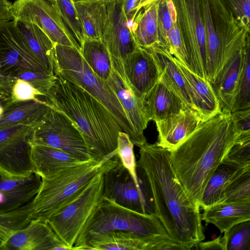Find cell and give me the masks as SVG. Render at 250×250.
Returning <instances> with one entry per match:
<instances>
[{"label":"cell","mask_w":250,"mask_h":250,"mask_svg":"<svg viewBox=\"0 0 250 250\" xmlns=\"http://www.w3.org/2000/svg\"><path fill=\"white\" fill-rule=\"evenodd\" d=\"M137 171L147 182L154 213L169 237L191 250L205 239L199 206L190 199L170 165V151L156 143L139 147Z\"/></svg>","instance_id":"obj_1"},{"label":"cell","mask_w":250,"mask_h":250,"mask_svg":"<svg viewBox=\"0 0 250 250\" xmlns=\"http://www.w3.org/2000/svg\"><path fill=\"white\" fill-rule=\"evenodd\" d=\"M239 135L231 114L221 112L201 123L170 151L172 168L194 204L200 206L209 179Z\"/></svg>","instance_id":"obj_2"},{"label":"cell","mask_w":250,"mask_h":250,"mask_svg":"<svg viewBox=\"0 0 250 250\" xmlns=\"http://www.w3.org/2000/svg\"><path fill=\"white\" fill-rule=\"evenodd\" d=\"M56 76L44 97L45 101L74 123L93 160L100 162L115 155L118 135L122 130L114 117L86 91Z\"/></svg>","instance_id":"obj_3"},{"label":"cell","mask_w":250,"mask_h":250,"mask_svg":"<svg viewBox=\"0 0 250 250\" xmlns=\"http://www.w3.org/2000/svg\"><path fill=\"white\" fill-rule=\"evenodd\" d=\"M206 35L207 76L215 81L238 50L250 43V29L237 19L223 0H201Z\"/></svg>","instance_id":"obj_4"},{"label":"cell","mask_w":250,"mask_h":250,"mask_svg":"<svg viewBox=\"0 0 250 250\" xmlns=\"http://www.w3.org/2000/svg\"><path fill=\"white\" fill-rule=\"evenodd\" d=\"M53 71L55 75L79 86L100 102L122 131L129 135L133 145L138 146L136 135L116 94L107 81L94 73L76 48L55 44Z\"/></svg>","instance_id":"obj_5"},{"label":"cell","mask_w":250,"mask_h":250,"mask_svg":"<svg viewBox=\"0 0 250 250\" xmlns=\"http://www.w3.org/2000/svg\"><path fill=\"white\" fill-rule=\"evenodd\" d=\"M119 161L116 154L100 162L88 161L50 178L42 179L39 189L32 202V219L47 220L96 175L108 170Z\"/></svg>","instance_id":"obj_6"},{"label":"cell","mask_w":250,"mask_h":250,"mask_svg":"<svg viewBox=\"0 0 250 250\" xmlns=\"http://www.w3.org/2000/svg\"><path fill=\"white\" fill-rule=\"evenodd\" d=\"M112 230L131 231L154 241L173 240L154 213L139 212L102 196L75 244L90 234Z\"/></svg>","instance_id":"obj_7"},{"label":"cell","mask_w":250,"mask_h":250,"mask_svg":"<svg viewBox=\"0 0 250 250\" xmlns=\"http://www.w3.org/2000/svg\"><path fill=\"white\" fill-rule=\"evenodd\" d=\"M105 172L96 175L46 220L60 239L72 250H75L78 238L101 200Z\"/></svg>","instance_id":"obj_8"},{"label":"cell","mask_w":250,"mask_h":250,"mask_svg":"<svg viewBox=\"0 0 250 250\" xmlns=\"http://www.w3.org/2000/svg\"><path fill=\"white\" fill-rule=\"evenodd\" d=\"M29 142L31 145L58 149L82 162L93 160L74 123L63 113L51 106L32 125Z\"/></svg>","instance_id":"obj_9"},{"label":"cell","mask_w":250,"mask_h":250,"mask_svg":"<svg viewBox=\"0 0 250 250\" xmlns=\"http://www.w3.org/2000/svg\"><path fill=\"white\" fill-rule=\"evenodd\" d=\"M189 69L208 81L206 35L201 0H172Z\"/></svg>","instance_id":"obj_10"},{"label":"cell","mask_w":250,"mask_h":250,"mask_svg":"<svg viewBox=\"0 0 250 250\" xmlns=\"http://www.w3.org/2000/svg\"><path fill=\"white\" fill-rule=\"evenodd\" d=\"M33 125L19 124L0 129V174L22 179L34 173L29 139Z\"/></svg>","instance_id":"obj_11"},{"label":"cell","mask_w":250,"mask_h":250,"mask_svg":"<svg viewBox=\"0 0 250 250\" xmlns=\"http://www.w3.org/2000/svg\"><path fill=\"white\" fill-rule=\"evenodd\" d=\"M14 20L34 24L55 44L80 46L49 0H16L12 5Z\"/></svg>","instance_id":"obj_12"},{"label":"cell","mask_w":250,"mask_h":250,"mask_svg":"<svg viewBox=\"0 0 250 250\" xmlns=\"http://www.w3.org/2000/svg\"><path fill=\"white\" fill-rule=\"evenodd\" d=\"M0 68L7 76L15 78L27 70L50 74L32 54L14 20L0 22Z\"/></svg>","instance_id":"obj_13"},{"label":"cell","mask_w":250,"mask_h":250,"mask_svg":"<svg viewBox=\"0 0 250 250\" xmlns=\"http://www.w3.org/2000/svg\"><path fill=\"white\" fill-rule=\"evenodd\" d=\"M111 57L121 60L138 46L123 8V0H105L101 37Z\"/></svg>","instance_id":"obj_14"},{"label":"cell","mask_w":250,"mask_h":250,"mask_svg":"<svg viewBox=\"0 0 250 250\" xmlns=\"http://www.w3.org/2000/svg\"><path fill=\"white\" fill-rule=\"evenodd\" d=\"M112 71L107 82L116 94L137 138L138 147L147 142L144 135L150 119L143 98L130 85L123 71L120 60L111 57Z\"/></svg>","instance_id":"obj_15"},{"label":"cell","mask_w":250,"mask_h":250,"mask_svg":"<svg viewBox=\"0 0 250 250\" xmlns=\"http://www.w3.org/2000/svg\"><path fill=\"white\" fill-rule=\"evenodd\" d=\"M75 250H183L173 240L147 239L131 231L112 230L90 234L75 244Z\"/></svg>","instance_id":"obj_16"},{"label":"cell","mask_w":250,"mask_h":250,"mask_svg":"<svg viewBox=\"0 0 250 250\" xmlns=\"http://www.w3.org/2000/svg\"><path fill=\"white\" fill-rule=\"evenodd\" d=\"M102 196L130 209L149 213L142 191L120 161L104 173Z\"/></svg>","instance_id":"obj_17"},{"label":"cell","mask_w":250,"mask_h":250,"mask_svg":"<svg viewBox=\"0 0 250 250\" xmlns=\"http://www.w3.org/2000/svg\"><path fill=\"white\" fill-rule=\"evenodd\" d=\"M72 250L58 237L46 220L32 219L9 238L3 250Z\"/></svg>","instance_id":"obj_18"},{"label":"cell","mask_w":250,"mask_h":250,"mask_svg":"<svg viewBox=\"0 0 250 250\" xmlns=\"http://www.w3.org/2000/svg\"><path fill=\"white\" fill-rule=\"evenodd\" d=\"M119 60L127 80L144 98L160 79L158 67L152 56L146 49L139 46L125 59Z\"/></svg>","instance_id":"obj_19"},{"label":"cell","mask_w":250,"mask_h":250,"mask_svg":"<svg viewBox=\"0 0 250 250\" xmlns=\"http://www.w3.org/2000/svg\"><path fill=\"white\" fill-rule=\"evenodd\" d=\"M203 122L199 115L186 109L155 122L158 132V146L170 151L175 149Z\"/></svg>","instance_id":"obj_20"},{"label":"cell","mask_w":250,"mask_h":250,"mask_svg":"<svg viewBox=\"0 0 250 250\" xmlns=\"http://www.w3.org/2000/svg\"><path fill=\"white\" fill-rule=\"evenodd\" d=\"M250 43L229 59L214 82L211 83L219 102L221 112H232L238 90L243 62Z\"/></svg>","instance_id":"obj_21"},{"label":"cell","mask_w":250,"mask_h":250,"mask_svg":"<svg viewBox=\"0 0 250 250\" xmlns=\"http://www.w3.org/2000/svg\"><path fill=\"white\" fill-rule=\"evenodd\" d=\"M41 182V177L34 173L22 179L0 174V213L17 209L33 200Z\"/></svg>","instance_id":"obj_22"},{"label":"cell","mask_w":250,"mask_h":250,"mask_svg":"<svg viewBox=\"0 0 250 250\" xmlns=\"http://www.w3.org/2000/svg\"><path fill=\"white\" fill-rule=\"evenodd\" d=\"M173 58L185 79L193 105L202 121L221 113L219 102L211 83Z\"/></svg>","instance_id":"obj_23"},{"label":"cell","mask_w":250,"mask_h":250,"mask_svg":"<svg viewBox=\"0 0 250 250\" xmlns=\"http://www.w3.org/2000/svg\"><path fill=\"white\" fill-rule=\"evenodd\" d=\"M145 48L150 53L154 58L158 67L160 78L181 100L187 109L196 112L185 79L174 61L173 56L157 43Z\"/></svg>","instance_id":"obj_24"},{"label":"cell","mask_w":250,"mask_h":250,"mask_svg":"<svg viewBox=\"0 0 250 250\" xmlns=\"http://www.w3.org/2000/svg\"><path fill=\"white\" fill-rule=\"evenodd\" d=\"M31 145L33 171L41 179L50 178L65 169L87 162L79 161L66 153L53 147Z\"/></svg>","instance_id":"obj_25"},{"label":"cell","mask_w":250,"mask_h":250,"mask_svg":"<svg viewBox=\"0 0 250 250\" xmlns=\"http://www.w3.org/2000/svg\"><path fill=\"white\" fill-rule=\"evenodd\" d=\"M150 121L155 123L187 109L181 100L160 78L144 97Z\"/></svg>","instance_id":"obj_26"},{"label":"cell","mask_w":250,"mask_h":250,"mask_svg":"<svg viewBox=\"0 0 250 250\" xmlns=\"http://www.w3.org/2000/svg\"><path fill=\"white\" fill-rule=\"evenodd\" d=\"M28 48L39 63L50 74L53 71L55 43L37 25L14 20Z\"/></svg>","instance_id":"obj_27"},{"label":"cell","mask_w":250,"mask_h":250,"mask_svg":"<svg viewBox=\"0 0 250 250\" xmlns=\"http://www.w3.org/2000/svg\"><path fill=\"white\" fill-rule=\"evenodd\" d=\"M201 218L224 233L238 223L250 220V202L217 203L204 209Z\"/></svg>","instance_id":"obj_28"},{"label":"cell","mask_w":250,"mask_h":250,"mask_svg":"<svg viewBox=\"0 0 250 250\" xmlns=\"http://www.w3.org/2000/svg\"><path fill=\"white\" fill-rule=\"evenodd\" d=\"M50 106L41 99L13 103L0 116V129L19 124L34 125Z\"/></svg>","instance_id":"obj_29"},{"label":"cell","mask_w":250,"mask_h":250,"mask_svg":"<svg viewBox=\"0 0 250 250\" xmlns=\"http://www.w3.org/2000/svg\"><path fill=\"white\" fill-rule=\"evenodd\" d=\"M130 29L139 46L147 48L158 43L157 0L139 10Z\"/></svg>","instance_id":"obj_30"},{"label":"cell","mask_w":250,"mask_h":250,"mask_svg":"<svg viewBox=\"0 0 250 250\" xmlns=\"http://www.w3.org/2000/svg\"><path fill=\"white\" fill-rule=\"evenodd\" d=\"M79 51L94 73L101 79L107 81L112 71L111 58L101 40L84 38Z\"/></svg>","instance_id":"obj_31"},{"label":"cell","mask_w":250,"mask_h":250,"mask_svg":"<svg viewBox=\"0 0 250 250\" xmlns=\"http://www.w3.org/2000/svg\"><path fill=\"white\" fill-rule=\"evenodd\" d=\"M245 167H239L221 163L214 171L205 188L200 207L204 209L219 203L229 183Z\"/></svg>","instance_id":"obj_32"},{"label":"cell","mask_w":250,"mask_h":250,"mask_svg":"<svg viewBox=\"0 0 250 250\" xmlns=\"http://www.w3.org/2000/svg\"><path fill=\"white\" fill-rule=\"evenodd\" d=\"M84 38L100 39L105 0L74 2Z\"/></svg>","instance_id":"obj_33"},{"label":"cell","mask_w":250,"mask_h":250,"mask_svg":"<svg viewBox=\"0 0 250 250\" xmlns=\"http://www.w3.org/2000/svg\"><path fill=\"white\" fill-rule=\"evenodd\" d=\"M32 202L10 212L0 213V250L11 235L26 226L32 219Z\"/></svg>","instance_id":"obj_34"},{"label":"cell","mask_w":250,"mask_h":250,"mask_svg":"<svg viewBox=\"0 0 250 250\" xmlns=\"http://www.w3.org/2000/svg\"><path fill=\"white\" fill-rule=\"evenodd\" d=\"M248 202H250V167L242 169L230 181L219 203Z\"/></svg>","instance_id":"obj_35"},{"label":"cell","mask_w":250,"mask_h":250,"mask_svg":"<svg viewBox=\"0 0 250 250\" xmlns=\"http://www.w3.org/2000/svg\"><path fill=\"white\" fill-rule=\"evenodd\" d=\"M158 43L167 51L168 36L173 22L177 21L176 11L172 0H157Z\"/></svg>","instance_id":"obj_36"},{"label":"cell","mask_w":250,"mask_h":250,"mask_svg":"<svg viewBox=\"0 0 250 250\" xmlns=\"http://www.w3.org/2000/svg\"><path fill=\"white\" fill-rule=\"evenodd\" d=\"M80 46L84 36L72 0H49Z\"/></svg>","instance_id":"obj_37"},{"label":"cell","mask_w":250,"mask_h":250,"mask_svg":"<svg viewBox=\"0 0 250 250\" xmlns=\"http://www.w3.org/2000/svg\"><path fill=\"white\" fill-rule=\"evenodd\" d=\"M222 163L239 167H250V132L239 134Z\"/></svg>","instance_id":"obj_38"},{"label":"cell","mask_w":250,"mask_h":250,"mask_svg":"<svg viewBox=\"0 0 250 250\" xmlns=\"http://www.w3.org/2000/svg\"><path fill=\"white\" fill-rule=\"evenodd\" d=\"M133 147L134 145L130 140L129 135L126 133L121 131L118 137L117 154L121 163L132 177L137 188L142 191L137 175V162Z\"/></svg>","instance_id":"obj_39"},{"label":"cell","mask_w":250,"mask_h":250,"mask_svg":"<svg viewBox=\"0 0 250 250\" xmlns=\"http://www.w3.org/2000/svg\"><path fill=\"white\" fill-rule=\"evenodd\" d=\"M224 233L226 250H250V220L238 223Z\"/></svg>","instance_id":"obj_40"},{"label":"cell","mask_w":250,"mask_h":250,"mask_svg":"<svg viewBox=\"0 0 250 250\" xmlns=\"http://www.w3.org/2000/svg\"><path fill=\"white\" fill-rule=\"evenodd\" d=\"M249 108H250V48L244 57L238 93L232 112Z\"/></svg>","instance_id":"obj_41"},{"label":"cell","mask_w":250,"mask_h":250,"mask_svg":"<svg viewBox=\"0 0 250 250\" xmlns=\"http://www.w3.org/2000/svg\"><path fill=\"white\" fill-rule=\"evenodd\" d=\"M16 78L27 82L38 90L44 97L54 83L57 76L32 70H27L20 73Z\"/></svg>","instance_id":"obj_42"},{"label":"cell","mask_w":250,"mask_h":250,"mask_svg":"<svg viewBox=\"0 0 250 250\" xmlns=\"http://www.w3.org/2000/svg\"><path fill=\"white\" fill-rule=\"evenodd\" d=\"M12 104L37 100L42 94L27 82L16 78L10 93Z\"/></svg>","instance_id":"obj_43"},{"label":"cell","mask_w":250,"mask_h":250,"mask_svg":"<svg viewBox=\"0 0 250 250\" xmlns=\"http://www.w3.org/2000/svg\"><path fill=\"white\" fill-rule=\"evenodd\" d=\"M234 16L250 29V0H223Z\"/></svg>","instance_id":"obj_44"},{"label":"cell","mask_w":250,"mask_h":250,"mask_svg":"<svg viewBox=\"0 0 250 250\" xmlns=\"http://www.w3.org/2000/svg\"><path fill=\"white\" fill-rule=\"evenodd\" d=\"M240 134L250 132V108L231 113Z\"/></svg>","instance_id":"obj_45"},{"label":"cell","mask_w":250,"mask_h":250,"mask_svg":"<svg viewBox=\"0 0 250 250\" xmlns=\"http://www.w3.org/2000/svg\"><path fill=\"white\" fill-rule=\"evenodd\" d=\"M140 0H123V8L130 27L137 15L139 10Z\"/></svg>","instance_id":"obj_46"},{"label":"cell","mask_w":250,"mask_h":250,"mask_svg":"<svg viewBox=\"0 0 250 250\" xmlns=\"http://www.w3.org/2000/svg\"><path fill=\"white\" fill-rule=\"evenodd\" d=\"M193 249L198 250H226L224 238L220 236L210 241L199 242Z\"/></svg>","instance_id":"obj_47"},{"label":"cell","mask_w":250,"mask_h":250,"mask_svg":"<svg viewBox=\"0 0 250 250\" xmlns=\"http://www.w3.org/2000/svg\"><path fill=\"white\" fill-rule=\"evenodd\" d=\"M12 3L8 0H0V22L13 20Z\"/></svg>","instance_id":"obj_48"},{"label":"cell","mask_w":250,"mask_h":250,"mask_svg":"<svg viewBox=\"0 0 250 250\" xmlns=\"http://www.w3.org/2000/svg\"><path fill=\"white\" fill-rule=\"evenodd\" d=\"M15 80L6 75L0 68V88L10 94Z\"/></svg>","instance_id":"obj_49"},{"label":"cell","mask_w":250,"mask_h":250,"mask_svg":"<svg viewBox=\"0 0 250 250\" xmlns=\"http://www.w3.org/2000/svg\"><path fill=\"white\" fill-rule=\"evenodd\" d=\"M12 104L10 96L6 98H0V116Z\"/></svg>","instance_id":"obj_50"},{"label":"cell","mask_w":250,"mask_h":250,"mask_svg":"<svg viewBox=\"0 0 250 250\" xmlns=\"http://www.w3.org/2000/svg\"><path fill=\"white\" fill-rule=\"evenodd\" d=\"M154 0H140L138 6L139 11L142 8L148 5L149 4L152 2Z\"/></svg>","instance_id":"obj_51"},{"label":"cell","mask_w":250,"mask_h":250,"mask_svg":"<svg viewBox=\"0 0 250 250\" xmlns=\"http://www.w3.org/2000/svg\"><path fill=\"white\" fill-rule=\"evenodd\" d=\"M10 94L0 88V98H6L10 96Z\"/></svg>","instance_id":"obj_52"},{"label":"cell","mask_w":250,"mask_h":250,"mask_svg":"<svg viewBox=\"0 0 250 250\" xmlns=\"http://www.w3.org/2000/svg\"><path fill=\"white\" fill-rule=\"evenodd\" d=\"M91 0H72V1L74 2L87 1H91Z\"/></svg>","instance_id":"obj_53"}]
</instances>
